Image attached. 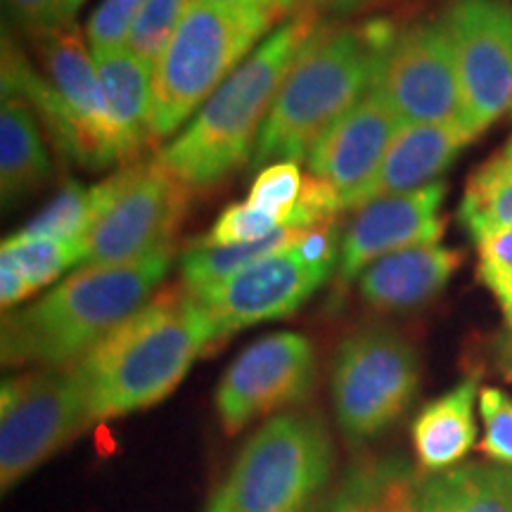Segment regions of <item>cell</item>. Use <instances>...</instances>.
I'll use <instances>...</instances> for the list:
<instances>
[{"instance_id": "cell-1", "label": "cell", "mask_w": 512, "mask_h": 512, "mask_svg": "<svg viewBox=\"0 0 512 512\" xmlns=\"http://www.w3.org/2000/svg\"><path fill=\"white\" fill-rule=\"evenodd\" d=\"M216 342L207 313L185 290L150 299L72 366L91 422L164 401L195 358Z\"/></svg>"}, {"instance_id": "cell-2", "label": "cell", "mask_w": 512, "mask_h": 512, "mask_svg": "<svg viewBox=\"0 0 512 512\" xmlns=\"http://www.w3.org/2000/svg\"><path fill=\"white\" fill-rule=\"evenodd\" d=\"M176 247L121 266H86L27 309L3 318L5 366L72 368L152 299Z\"/></svg>"}, {"instance_id": "cell-3", "label": "cell", "mask_w": 512, "mask_h": 512, "mask_svg": "<svg viewBox=\"0 0 512 512\" xmlns=\"http://www.w3.org/2000/svg\"><path fill=\"white\" fill-rule=\"evenodd\" d=\"M396 31L387 19L361 27H316L275 95L254 145V166L302 162L328 128L375 86Z\"/></svg>"}, {"instance_id": "cell-4", "label": "cell", "mask_w": 512, "mask_h": 512, "mask_svg": "<svg viewBox=\"0 0 512 512\" xmlns=\"http://www.w3.org/2000/svg\"><path fill=\"white\" fill-rule=\"evenodd\" d=\"M313 31L311 12L273 31L204 102L181 136L159 152L157 162L188 188H209L226 178L259 140L256 131L264 126L275 95Z\"/></svg>"}, {"instance_id": "cell-5", "label": "cell", "mask_w": 512, "mask_h": 512, "mask_svg": "<svg viewBox=\"0 0 512 512\" xmlns=\"http://www.w3.org/2000/svg\"><path fill=\"white\" fill-rule=\"evenodd\" d=\"M43 69L34 72L15 43H3V100L22 98L46 124L53 143L74 164L100 171L121 162L93 53L74 27L41 34Z\"/></svg>"}, {"instance_id": "cell-6", "label": "cell", "mask_w": 512, "mask_h": 512, "mask_svg": "<svg viewBox=\"0 0 512 512\" xmlns=\"http://www.w3.org/2000/svg\"><path fill=\"white\" fill-rule=\"evenodd\" d=\"M280 15L252 5L188 0L169 46L155 64L150 140H164L221 88Z\"/></svg>"}, {"instance_id": "cell-7", "label": "cell", "mask_w": 512, "mask_h": 512, "mask_svg": "<svg viewBox=\"0 0 512 512\" xmlns=\"http://www.w3.org/2000/svg\"><path fill=\"white\" fill-rule=\"evenodd\" d=\"M332 465L335 448L323 420L275 415L242 446L207 512H316Z\"/></svg>"}, {"instance_id": "cell-8", "label": "cell", "mask_w": 512, "mask_h": 512, "mask_svg": "<svg viewBox=\"0 0 512 512\" xmlns=\"http://www.w3.org/2000/svg\"><path fill=\"white\" fill-rule=\"evenodd\" d=\"M98 214L81 240L79 266H121L174 245L190 188L157 162H131L95 185Z\"/></svg>"}, {"instance_id": "cell-9", "label": "cell", "mask_w": 512, "mask_h": 512, "mask_svg": "<svg viewBox=\"0 0 512 512\" xmlns=\"http://www.w3.org/2000/svg\"><path fill=\"white\" fill-rule=\"evenodd\" d=\"M418 387V354L394 330H358L339 344L332 363V408L351 444L389 430L408 411Z\"/></svg>"}, {"instance_id": "cell-10", "label": "cell", "mask_w": 512, "mask_h": 512, "mask_svg": "<svg viewBox=\"0 0 512 512\" xmlns=\"http://www.w3.org/2000/svg\"><path fill=\"white\" fill-rule=\"evenodd\" d=\"M91 425L72 368H36L0 389V482L8 491Z\"/></svg>"}, {"instance_id": "cell-11", "label": "cell", "mask_w": 512, "mask_h": 512, "mask_svg": "<svg viewBox=\"0 0 512 512\" xmlns=\"http://www.w3.org/2000/svg\"><path fill=\"white\" fill-rule=\"evenodd\" d=\"M441 24L456 57L465 126L479 136L512 110V5L456 0Z\"/></svg>"}, {"instance_id": "cell-12", "label": "cell", "mask_w": 512, "mask_h": 512, "mask_svg": "<svg viewBox=\"0 0 512 512\" xmlns=\"http://www.w3.org/2000/svg\"><path fill=\"white\" fill-rule=\"evenodd\" d=\"M375 88L403 124L465 126L456 57L441 22L396 31L377 67Z\"/></svg>"}, {"instance_id": "cell-13", "label": "cell", "mask_w": 512, "mask_h": 512, "mask_svg": "<svg viewBox=\"0 0 512 512\" xmlns=\"http://www.w3.org/2000/svg\"><path fill=\"white\" fill-rule=\"evenodd\" d=\"M316 375V349L299 332H275L230 363L216 387V411L228 434L292 406L309 394Z\"/></svg>"}, {"instance_id": "cell-14", "label": "cell", "mask_w": 512, "mask_h": 512, "mask_svg": "<svg viewBox=\"0 0 512 512\" xmlns=\"http://www.w3.org/2000/svg\"><path fill=\"white\" fill-rule=\"evenodd\" d=\"M330 268L309 266L292 249L266 256L214 290L192 297L207 313L216 339L290 316L330 278Z\"/></svg>"}, {"instance_id": "cell-15", "label": "cell", "mask_w": 512, "mask_h": 512, "mask_svg": "<svg viewBox=\"0 0 512 512\" xmlns=\"http://www.w3.org/2000/svg\"><path fill=\"white\" fill-rule=\"evenodd\" d=\"M401 128L403 119L373 86L313 145L306 157L311 176L335 188L342 209H351L375 178Z\"/></svg>"}, {"instance_id": "cell-16", "label": "cell", "mask_w": 512, "mask_h": 512, "mask_svg": "<svg viewBox=\"0 0 512 512\" xmlns=\"http://www.w3.org/2000/svg\"><path fill=\"white\" fill-rule=\"evenodd\" d=\"M446 185L437 181L425 188L380 200L356 209L339 254V283L349 285L382 256L408 247L439 245L446 223L441 204Z\"/></svg>"}, {"instance_id": "cell-17", "label": "cell", "mask_w": 512, "mask_h": 512, "mask_svg": "<svg viewBox=\"0 0 512 512\" xmlns=\"http://www.w3.org/2000/svg\"><path fill=\"white\" fill-rule=\"evenodd\" d=\"M475 138V133L467 131L465 126L403 124L375 178L356 197L351 209L366 207L380 197L403 195L437 183V178L456 162L463 147Z\"/></svg>"}, {"instance_id": "cell-18", "label": "cell", "mask_w": 512, "mask_h": 512, "mask_svg": "<svg viewBox=\"0 0 512 512\" xmlns=\"http://www.w3.org/2000/svg\"><path fill=\"white\" fill-rule=\"evenodd\" d=\"M463 254L441 245L392 252L358 275L361 297L380 311H411L432 302L460 268Z\"/></svg>"}, {"instance_id": "cell-19", "label": "cell", "mask_w": 512, "mask_h": 512, "mask_svg": "<svg viewBox=\"0 0 512 512\" xmlns=\"http://www.w3.org/2000/svg\"><path fill=\"white\" fill-rule=\"evenodd\" d=\"M107 114L121 147V162L131 164L150 140V107L155 67L138 60L126 48L95 60Z\"/></svg>"}, {"instance_id": "cell-20", "label": "cell", "mask_w": 512, "mask_h": 512, "mask_svg": "<svg viewBox=\"0 0 512 512\" xmlns=\"http://www.w3.org/2000/svg\"><path fill=\"white\" fill-rule=\"evenodd\" d=\"M477 394V380L470 377L418 413L413 422V448L427 475L451 470L475 446Z\"/></svg>"}, {"instance_id": "cell-21", "label": "cell", "mask_w": 512, "mask_h": 512, "mask_svg": "<svg viewBox=\"0 0 512 512\" xmlns=\"http://www.w3.org/2000/svg\"><path fill=\"white\" fill-rule=\"evenodd\" d=\"M420 512H512V475L505 465L467 463L418 477Z\"/></svg>"}, {"instance_id": "cell-22", "label": "cell", "mask_w": 512, "mask_h": 512, "mask_svg": "<svg viewBox=\"0 0 512 512\" xmlns=\"http://www.w3.org/2000/svg\"><path fill=\"white\" fill-rule=\"evenodd\" d=\"M34 110L22 98H5L0 112V188L5 207L34 192L50 176V159Z\"/></svg>"}, {"instance_id": "cell-23", "label": "cell", "mask_w": 512, "mask_h": 512, "mask_svg": "<svg viewBox=\"0 0 512 512\" xmlns=\"http://www.w3.org/2000/svg\"><path fill=\"white\" fill-rule=\"evenodd\" d=\"M302 233V228H278L268 238L245 242V245L192 249L181 259L183 290L190 297H200V294L223 285L233 275L264 261L266 256L290 249L294 242L302 238Z\"/></svg>"}, {"instance_id": "cell-24", "label": "cell", "mask_w": 512, "mask_h": 512, "mask_svg": "<svg viewBox=\"0 0 512 512\" xmlns=\"http://www.w3.org/2000/svg\"><path fill=\"white\" fill-rule=\"evenodd\" d=\"M460 221L472 240L512 226V138L472 174L460 202Z\"/></svg>"}, {"instance_id": "cell-25", "label": "cell", "mask_w": 512, "mask_h": 512, "mask_svg": "<svg viewBox=\"0 0 512 512\" xmlns=\"http://www.w3.org/2000/svg\"><path fill=\"white\" fill-rule=\"evenodd\" d=\"M344 489L361 512H420L418 477L401 460H382L351 472Z\"/></svg>"}, {"instance_id": "cell-26", "label": "cell", "mask_w": 512, "mask_h": 512, "mask_svg": "<svg viewBox=\"0 0 512 512\" xmlns=\"http://www.w3.org/2000/svg\"><path fill=\"white\" fill-rule=\"evenodd\" d=\"M98 214V195L95 188L86 190L76 181H69L43 211L19 230V238L27 240H57L76 242L86 238L88 228Z\"/></svg>"}, {"instance_id": "cell-27", "label": "cell", "mask_w": 512, "mask_h": 512, "mask_svg": "<svg viewBox=\"0 0 512 512\" xmlns=\"http://www.w3.org/2000/svg\"><path fill=\"white\" fill-rule=\"evenodd\" d=\"M3 254L12 259L34 294L60 278L67 268L79 266L81 245L57 240H27L12 235L3 242Z\"/></svg>"}, {"instance_id": "cell-28", "label": "cell", "mask_w": 512, "mask_h": 512, "mask_svg": "<svg viewBox=\"0 0 512 512\" xmlns=\"http://www.w3.org/2000/svg\"><path fill=\"white\" fill-rule=\"evenodd\" d=\"M477 278L494 294L505 323L512 330V226L475 238Z\"/></svg>"}, {"instance_id": "cell-29", "label": "cell", "mask_w": 512, "mask_h": 512, "mask_svg": "<svg viewBox=\"0 0 512 512\" xmlns=\"http://www.w3.org/2000/svg\"><path fill=\"white\" fill-rule=\"evenodd\" d=\"M185 5V0H147L128 36V53L155 67L181 22Z\"/></svg>"}, {"instance_id": "cell-30", "label": "cell", "mask_w": 512, "mask_h": 512, "mask_svg": "<svg viewBox=\"0 0 512 512\" xmlns=\"http://www.w3.org/2000/svg\"><path fill=\"white\" fill-rule=\"evenodd\" d=\"M278 228H287L278 214H271V211L256 207L252 202L235 204V207L223 211L209 233L197 240L192 249L245 245V242L268 238Z\"/></svg>"}, {"instance_id": "cell-31", "label": "cell", "mask_w": 512, "mask_h": 512, "mask_svg": "<svg viewBox=\"0 0 512 512\" xmlns=\"http://www.w3.org/2000/svg\"><path fill=\"white\" fill-rule=\"evenodd\" d=\"M147 0H102L86 24L93 60L126 48L133 24Z\"/></svg>"}, {"instance_id": "cell-32", "label": "cell", "mask_w": 512, "mask_h": 512, "mask_svg": "<svg viewBox=\"0 0 512 512\" xmlns=\"http://www.w3.org/2000/svg\"><path fill=\"white\" fill-rule=\"evenodd\" d=\"M304 178L299 166L294 162H278L266 166L249 190V200L256 207L278 214L287 228H290V219L294 204H297L299 195H302Z\"/></svg>"}, {"instance_id": "cell-33", "label": "cell", "mask_w": 512, "mask_h": 512, "mask_svg": "<svg viewBox=\"0 0 512 512\" xmlns=\"http://www.w3.org/2000/svg\"><path fill=\"white\" fill-rule=\"evenodd\" d=\"M479 413L484 420L482 453L512 467V396L498 387L479 389Z\"/></svg>"}, {"instance_id": "cell-34", "label": "cell", "mask_w": 512, "mask_h": 512, "mask_svg": "<svg viewBox=\"0 0 512 512\" xmlns=\"http://www.w3.org/2000/svg\"><path fill=\"white\" fill-rule=\"evenodd\" d=\"M304 264L318 268H335L337 261V228L332 221L318 223V226L306 228L294 245L290 247Z\"/></svg>"}, {"instance_id": "cell-35", "label": "cell", "mask_w": 512, "mask_h": 512, "mask_svg": "<svg viewBox=\"0 0 512 512\" xmlns=\"http://www.w3.org/2000/svg\"><path fill=\"white\" fill-rule=\"evenodd\" d=\"M10 12L24 27L36 31V34H48L64 27L62 0H5Z\"/></svg>"}, {"instance_id": "cell-36", "label": "cell", "mask_w": 512, "mask_h": 512, "mask_svg": "<svg viewBox=\"0 0 512 512\" xmlns=\"http://www.w3.org/2000/svg\"><path fill=\"white\" fill-rule=\"evenodd\" d=\"M27 297H31L27 280L22 278L17 266L12 264V259L3 254L0 256V302H3V309H10V306L19 304Z\"/></svg>"}, {"instance_id": "cell-37", "label": "cell", "mask_w": 512, "mask_h": 512, "mask_svg": "<svg viewBox=\"0 0 512 512\" xmlns=\"http://www.w3.org/2000/svg\"><path fill=\"white\" fill-rule=\"evenodd\" d=\"M200 3H211V5H252V8H266V10H273L278 12V15H283V12L292 10L294 5H297V0H200Z\"/></svg>"}, {"instance_id": "cell-38", "label": "cell", "mask_w": 512, "mask_h": 512, "mask_svg": "<svg viewBox=\"0 0 512 512\" xmlns=\"http://www.w3.org/2000/svg\"><path fill=\"white\" fill-rule=\"evenodd\" d=\"M496 363L501 373L512 382V330L498 339L496 344Z\"/></svg>"}, {"instance_id": "cell-39", "label": "cell", "mask_w": 512, "mask_h": 512, "mask_svg": "<svg viewBox=\"0 0 512 512\" xmlns=\"http://www.w3.org/2000/svg\"><path fill=\"white\" fill-rule=\"evenodd\" d=\"M368 3H373V0H330V8L337 15H349V12L361 10Z\"/></svg>"}, {"instance_id": "cell-40", "label": "cell", "mask_w": 512, "mask_h": 512, "mask_svg": "<svg viewBox=\"0 0 512 512\" xmlns=\"http://www.w3.org/2000/svg\"><path fill=\"white\" fill-rule=\"evenodd\" d=\"M330 512H361V508H358L354 496H351L347 489H342V494L337 496V501H335V505H332Z\"/></svg>"}, {"instance_id": "cell-41", "label": "cell", "mask_w": 512, "mask_h": 512, "mask_svg": "<svg viewBox=\"0 0 512 512\" xmlns=\"http://www.w3.org/2000/svg\"><path fill=\"white\" fill-rule=\"evenodd\" d=\"M86 3V0H62V15H64V22H72L76 12H79L81 5Z\"/></svg>"}, {"instance_id": "cell-42", "label": "cell", "mask_w": 512, "mask_h": 512, "mask_svg": "<svg viewBox=\"0 0 512 512\" xmlns=\"http://www.w3.org/2000/svg\"><path fill=\"white\" fill-rule=\"evenodd\" d=\"M297 3H302V5H320V3H325V0H297Z\"/></svg>"}, {"instance_id": "cell-43", "label": "cell", "mask_w": 512, "mask_h": 512, "mask_svg": "<svg viewBox=\"0 0 512 512\" xmlns=\"http://www.w3.org/2000/svg\"><path fill=\"white\" fill-rule=\"evenodd\" d=\"M508 470H510V475H512V467H508Z\"/></svg>"}]
</instances>
